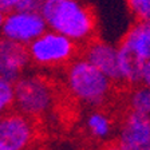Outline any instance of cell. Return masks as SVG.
Returning a JSON list of instances; mask_svg holds the SVG:
<instances>
[{
	"instance_id": "cell-1",
	"label": "cell",
	"mask_w": 150,
	"mask_h": 150,
	"mask_svg": "<svg viewBox=\"0 0 150 150\" xmlns=\"http://www.w3.org/2000/svg\"><path fill=\"white\" fill-rule=\"evenodd\" d=\"M39 11L48 30L70 38L76 44H86L94 39L95 16L79 0H42Z\"/></svg>"
},
{
	"instance_id": "cell-2",
	"label": "cell",
	"mask_w": 150,
	"mask_h": 150,
	"mask_svg": "<svg viewBox=\"0 0 150 150\" xmlns=\"http://www.w3.org/2000/svg\"><path fill=\"white\" fill-rule=\"evenodd\" d=\"M66 88L70 97L84 106H102L114 82L84 58L72 59L66 69Z\"/></svg>"
},
{
	"instance_id": "cell-3",
	"label": "cell",
	"mask_w": 150,
	"mask_h": 150,
	"mask_svg": "<svg viewBox=\"0 0 150 150\" xmlns=\"http://www.w3.org/2000/svg\"><path fill=\"white\" fill-rule=\"evenodd\" d=\"M55 99L52 83L43 76L23 75L15 82L13 107L32 119L42 118L52 111Z\"/></svg>"
},
{
	"instance_id": "cell-4",
	"label": "cell",
	"mask_w": 150,
	"mask_h": 150,
	"mask_svg": "<svg viewBox=\"0 0 150 150\" xmlns=\"http://www.w3.org/2000/svg\"><path fill=\"white\" fill-rule=\"evenodd\" d=\"M31 62L40 67H59L74 59L78 44L70 38L47 30L28 44Z\"/></svg>"
},
{
	"instance_id": "cell-5",
	"label": "cell",
	"mask_w": 150,
	"mask_h": 150,
	"mask_svg": "<svg viewBox=\"0 0 150 150\" xmlns=\"http://www.w3.org/2000/svg\"><path fill=\"white\" fill-rule=\"evenodd\" d=\"M47 30L48 27L40 11L13 9L6 15V20L0 31L7 39L28 46Z\"/></svg>"
},
{
	"instance_id": "cell-6",
	"label": "cell",
	"mask_w": 150,
	"mask_h": 150,
	"mask_svg": "<svg viewBox=\"0 0 150 150\" xmlns=\"http://www.w3.org/2000/svg\"><path fill=\"white\" fill-rule=\"evenodd\" d=\"M34 119L22 112H7L0 117V145L11 150H27L35 141Z\"/></svg>"
},
{
	"instance_id": "cell-7",
	"label": "cell",
	"mask_w": 150,
	"mask_h": 150,
	"mask_svg": "<svg viewBox=\"0 0 150 150\" xmlns=\"http://www.w3.org/2000/svg\"><path fill=\"white\" fill-rule=\"evenodd\" d=\"M121 150H150V118L129 111L118 131Z\"/></svg>"
},
{
	"instance_id": "cell-8",
	"label": "cell",
	"mask_w": 150,
	"mask_h": 150,
	"mask_svg": "<svg viewBox=\"0 0 150 150\" xmlns=\"http://www.w3.org/2000/svg\"><path fill=\"white\" fill-rule=\"evenodd\" d=\"M31 63L28 47L11 39L0 38V76L15 83Z\"/></svg>"
},
{
	"instance_id": "cell-9",
	"label": "cell",
	"mask_w": 150,
	"mask_h": 150,
	"mask_svg": "<svg viewBox=\"0 0 150 150\" xmlns=\"http://www.w3.org/2000/svg\"><path fill=\"white\" fill-rule=\"evenodd\" d=\"M83 58L109 76L112 82H121L118 48L102 40H90L84 44Z\"/></svg>"
},
{
	"instance_id": "cell-10",
	"label": "cell",
	"mask_w": 150,
	"mask_h": 150,
	"mask_svg": "<svg viewBox=\"0 0 150 150\" xmlns=\"http://www.w3.org/2000/svg\"><path fill=\"white\" fill-rule=\"evenodd\" d=\"M121 44L130 48L145 62L150 59V22L138 20L129 28Z\"/></svg>"
},
{
	"instance_id": "cell-11",
	"label": "cell",
	"mask_w": 150,
	"mask_h": 150,
	"mask_svg": "<svg viewBox=\"0 0 150 150\" xmlns=\"http://www.w3.org/2000/svg\"><path fill=\"white\" fill-rule=\"evenodd\" d=\"M118 63L121 71V82L137 86L142 81V69L145 60L123 44L118 46Z\"/></svg>"
},
{
	"instance_id": "cell-12",
	"label": "cell",
	"mask_w": 150,
	"mask_h": 150,
	"mask_svg": "<svg viewBox=\"0 0 150 150\" xmlns=\"http://www.w3.org/2000/svg\"><path fill=\"white\" fill-rule=\"evenodd\" d=\"M86 127L88 133L97 139H106L112 131V122L110 117L103 111H93L86 118Z\"/></svg>"
},
{
	"instance_id": "cell-13",
	"label": "cell",
	"mask_w": 150,
	"mask_h": 150,
	"mask_svg": "<svg viewBox=\"0 0 150 150\" xmlns=\"http://www.w3.org/2000/svg\"><path fill=\"white\" fill-rule=\"evenodd\" d=\"M129 107L130 111L150 118V87L137 84L129 95Z\"/></svg>"
},
{
	"instance_id": "cell-14",
	"label": "cell",
	"mask_w": 150,
	"mask_h": 150,
	"mask_svg": "<svg viewBox=\"0 0 150 150\" xmlns=\"http://www.w3.org/2000/svg\"><path fill=\"white\" fill-rule=\"evenodd\" d=\"M15 105V83L0 76V117L9 112Z\"/></svg>"
},
{
	"instance_id": "cell-15",
	"label": "cell",
	"mask_w": 150,
	"mask_h": 150,
	"mask_svg": "<svg viewBox=\"0 0 150 150\" xmlns=\"http://www.w3.org/2000/svg\"><path fill=\"white\" fill-rule=\"evenodd\" d=\"M138 20L150 22V0H126Z\"/></svg>"
},
{
	"instance_id": "cell-16",
	"label": "cell",
	"mask_w": 150,
	"mask_h": 150,
	"mask_svg": "<svg viewBox=\"0 0 150 150\" xmlns=\"http://www.w3.org/2000/svg\"><path fill=\"white\" fill-rule=\"evenodd\" d=\"M40 4H42V0H23L16 9H23V11H39Z\"/></svg>"
},
{
	"instance_id": "cell-17",
	"label": "cell",
	"mask_w": 150,
	"mask_h": 150,
	"mask_svg": "<svg viewBox=\"0 0 150 150\" xmlns=\"http://www.w3.org/2000/svg\"><path fill=\"white\" fill-rule=\"evenodd\" d=\"M23 0H0V9L3 12L8 13L13 9H16L19 7V4L22 3Z\"/></svg>"
},
{
	"instance_id": "cell-18",
	"label": "cell",
	"mask_w": 150,
	"mask_h": 150,
	"mask_svg": "<svg viewBox=\"0 0 150 150\" xmlns=\"http://www.w3.org/2000/svg\"><path fill=\"white\" fill-rule=\"evenodd\" d=\"M141 83L150 87V59H147L144 63V69H142V81Z\"/></svg>"
},
{
	"instance_id": "cell-19",
	"label": "cell",
	"mask_w": 150,
	"mask_h": 150,
	"mask_svg": "<svg viewBox=\"0 0 150 150\" xmlns=\"http://www.w3.org/2000/svg\"><path fill=\"white\" fill-rule=\"evenodd\" d=\"M6 15H7V13L3 12V11L0 9V30H1V27H3V24H4V20H6Z\"/></svg>"
},
{
	"instance_id": "cell-20",
	"label": "cell",
	"mask_w": 150,
	"mask_h": 150,
	"mask_svg": "<svg viewBox=\"0 0 150 150\" xmlns=\"http://www.w3.org/2000/svg\"><path fill=\"white\" fill-rule=\"evenodd\" d=\"M102 150H121V149L118 147L117 144H114V145H107V146H105Z\"/></svg>"
}]
</instances>
